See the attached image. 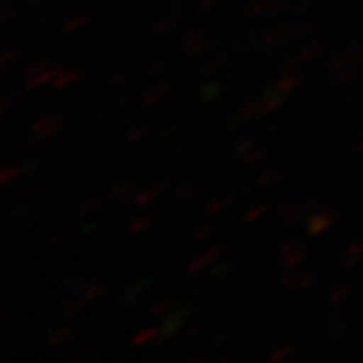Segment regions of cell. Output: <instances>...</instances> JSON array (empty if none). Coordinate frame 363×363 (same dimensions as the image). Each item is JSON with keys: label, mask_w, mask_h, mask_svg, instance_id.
<instances>
[]
</instances>
